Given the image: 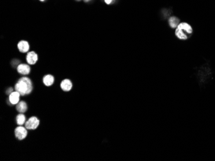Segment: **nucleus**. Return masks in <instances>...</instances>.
<instances>
[{"label":"nucleus","mask_w":215,"mask_h":161,"mask_svg":"<svg viewBox=\"0 0 215 161\" xmlns=\"http://www.w3.org/2000/svg\"><path fill=\"white\" fill-rule=\"evenodd\" d=\"M39 1H40L41 2H44V1H46V0H39Z\"/></svg>","instance_id":"obj_17"},{"label":"nucleus","mask_w":215,"mask_h":161,"mask_svg":"<svg viewBox=\"0 0 215 161\" xmlns=\"http://www.w3.org/2000/svg\"><path fill=\"white\" fill-rule=\"evenodd\" d=\"M17 110L20 113H24L27 110V105L25 102H21L18 103L16 107Z\"/></svg>","instance_id":"obj_12"},{"label":"nucleus","mask_w":215,"mask_h":161,"mask_svg":"<svg viewBox=\"0 0 215 161\" xmlns=\"http://www.w3.org/2000/svg\"><path fill=\"white\" fill-rule=\"evenodd\" d=\"M61 87L62 88V89H63V91H69L70 90H71V89L72 87V82L69 79H65L61 82Z\"/></svg>","instance_id":"obj_10"},{"label":"nucleus","mask_w":215,"mask_h":161,"mask_svg":"<svg viewBox=\"0 0 215 161\" xmlns=\"http://www.w3.org/2000/svg\"><path fill=\"white\" fill-rule=\"evenodd\" d=\"M180 20L178 17H177V16L173 15V16H171V17L168 19V25L169 27L172 29H176V28L178 26V25L180 24Z\"/></svg>","instance_id":"obj_7"},{"label":"nucleus","mask_w":215,"mask_h":161,"mask_svg":"<svg viewBox=\"0 0 215 161\" xmlns=\"http://www.w3.org/2000/svg\"><path fill=\"white\" fill-rule=\"evenodd\" d=\"M15 89L22 96L30 94L32 90L31 80L27 77L21 78L16 84L15 86Z\"/></svg>","instance_id":"obj_2"},{"label":"nucleus","mask_w":215,"mask_h":161,"mask_svg":"<svg viewBox=\"0 0 215 161\" xmlns=\"http://www.w3.org/2000/svg\"><path fill=\"white\" fill-rule=\"evenodd\" d=\"M26 60L27 63L30 65H33L35 64L37 61L38 60V55L35 52H28L26 55Z\"/></svg>","instance_id":"obj_4"},{"label":"nucleus","mask_w":215,"mask_h":161,"mask_svg":"<svg viewBox=\"0 0 215 161\" xmlns=\"http://www.w3.org/2000/svg\"><path fill=\"white\" fill-rule=\"evenodd\" d=\"M21 94L18 92H12L10 94L9 96V100L12 104H17L19 103V97Z\"/></svg>","instance_id":"obj_9"},{"label":"nucleus","mask_w":215,"mask_h":161,"mask_svg":"<svg viewBox=\"0 0 215 161\" xmlns=\"http://www.w3.org/2000/svg\"><path fill=\"white\" fill-rule=\"evenodd\" d=\"M75 1H76V2H81V1H82V0H75Z\"/></svg>","instance_id":"obj_18"},{"label":"nucleus","mask_w":215,"mask_h":161,"mask_svg":"<svg viewBox=\"0 0 215 161\" xmlns=\"http://www.w3.org/2000/svg\"><path fill=\"white\" fill-rule=\"evenodd\" d=\"M12 91H13V89L12 88H9V89L7 91V94H11V93H12Z\"/></svg>","instance_id":"obj_15"},{"label":"nucleus","mask_w":215,"mask_h":161,"mask_svg":"<svg viewBox=\"0 0 215 161\" xmlns=\"http://www.w3.org/2000/svg\"><path fill=\"white\" fill-rule=\"evenodd\" d=\"M18 48L21 53L29 52L30 49V44L26 41H21L18 44Z\"/></svg>","instance_id":"obj_6"},{"label":"nucleus","mask_w":215,"mask_h":161,"mask_svg":"<svg viewBox=\"0 0 215 161\" xmlns=\"http://www.w3.org/2000/svg\"><path fill=\"white\" fill-rule=\"evenodd\" d=\"M104 1L106 5H110L114 1V0H104Z\"/></svg>","instance_id":"obj_14"},{"label":"nucleus","mask_w":215,"mask_h":161,"mask_svg":"<svg viewBox=\"0 0 215 161\" xmlns=\"http://www.w3.org/2000/svg\"><path fill=\"white\" fill-rule=\"evenodd\" d=\"M91 1H92V0H83V2L84 3H88V2H90Z\"/></svg>","instance_id":"obj_16"},{"label":"nucleus","mask_w":215,"mask_h":161,"mask_svg":"<svg viewBox=\"0 0 215 161\" xmlns=\"http://www.w3.org/2000/svg\"><path fill=\"white\" fill-rule=\"evenodd\" d=\"M18 73L21 75H28L30 73V68L29 65L26 64H20L18 65Z\"/></svg>","instance_id":"obj_8"},{"label":"nucleus","mask_w":215,"mask_h":161,"mask_svg":"<svg viewBox=\"0 0 215 161\" xmlns=\"http://www.w3.org/2000/svg\"><path fill=\"white\" fill-rule=\"evenodd\" d=\"M194 34L193 26L187 22H180L178 26L175 29L174 35L180 41H187Z\"/></svg>","instance_id":"obj_1"},{"label":"nucleus","mask_w":215,"mask_h":161,"mask_svg":"<svg viewBox=\"0 0 215 161\" xmlns=\"http://www.w3.org/2000/svg\"><path fill=\"white\" fill-rule=\"evenodd\" d=\"M54 82V78L52 75H46L43 79L44 84L45 86H50L51 85H52Z\"/></svg>","instance_id":"obj_11"},{"label":"nucleus","mask_w":215,"mask_h":161,"mask_svg":"<svg viewBox=\"0 0 215 161\" xmlns=\"http://www.w3.org/2000/svg\"><path fill=\"white\" fill-rule=\"evenodd\" d=\"M15 135L16 137L19 140H22L26 137L27 131L26 129L23 126H19L16 128L15 130Z\"/></svg>","instance_id":"obj_5"},{"label":"nucleus","mask_w":215,"mask_h":161,"mask_svg":"<svg viewBox=\"0 0 215 161\" xmlns=\"http://www.w3.org/2000/svg\"><path fill=\"white\" fill-rule=\"evenodd\" d=\"M25 116L23 114H19L18 116H17L16 118V121H17V123L19 125H23L25 123Z\"/></svg>","instance_id":"obj_13"},{"label":"nucleus","mask_w":215,"mask_h":161,"mask_svg":"<svg viewBox=\"0 0 215 161\" xmlns=\"http://www.w3.org/2000/svg\"><path fill=\"white\" fill-rule=\"evenodd\" d=\"M39 125V121L36 117H32L28 120L25 123V127L26 129L33 130L37 129Z\"/></svg>","instance_id":"obj_3"}]
</instances>
